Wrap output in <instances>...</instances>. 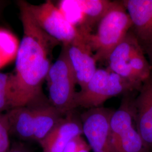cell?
I'll use <instances>...</instances> for the list:
<instances>
[{
  "label": "cell",
  "instance_id": "obj_9",
  "mask_svg": "<svg viewBox=\"0 0 152 152\" xmlns=\"http://www.w3.org/2000/svg\"><path fill=\"white\" fill-rule=\"evenodd\" d=\"M64 115L39 142L44 152H63L72 139L83 134L80 116L75 113L74 110Z\"/></svg>",
  "mask_w": 152,
  "mask_h": 152
},
{
  "label": "cell",
  "instance_id": "obj_7",
  "mask_svg": "<svg viewBox=\"0 0 152 152\" xmlns=\"http://www.w3.org/2000/svg\"><path fill=\"white\" fill-rule=\"evenodd\" d=\"M114 110L100 107L81 114L83 134L93 152H110V123Z\"/></svg>",
  "mask_w": 152,
  "mask_h": 152
},
{
  "label": "cell",
  "instance_id": "obj_4",
  "mask_svg": "<svg viewBox=\"0 0 152 152\" xmlns=\"http://www.w3.org/2000/svg\"><path fill=\"white\" fill-rule=\"evenodd\" d=\"M46 79L51 104L63 115L75 110L77 82L65 45H63L58 58L51 65Z\"/></svg>",
  "mask_w": 152,
  "mask_h": 152
},
{
  "label": "cell",
  "instance_id": "obj_6",
  "mask_svg": "<svg viewBox=\"0 0 152 152\" xmlns=\"http://www.w3.org/2000/svg\"><path fill=\"white\" fill-rule=\"evenodd\" d=\"M28 7L35 22L45 32L63 45H68L80 32L66 20L58 7L51 1L40 5L27 2Z\"/></svg>",
  "mask_w": 152,
  "mask_h": 152
},
{
  "label": "cell",
  "instance_id": "obj_3",
  "mask_svg": "<svg viewBox=\"0 0 152 152\" xmlns=\"http://www.w3.org/2000/svg\"><path fill=\"white\" fill-rule=\"evenodd\" d=\"M140 86L107 69H98L85 88L76 92L75 109L102 107L109 99L122 93L127 94Z\"/></svg>",
  "mask_w": 152,
  "mask_h": 152
},
{
  "label": "cell",
  "instance_id": "obj_10",
  "mask_svg": "<svg viewBox=\"0 0 152 152\" xmlns=\"http://www.w3.org/2000/svg\"><path fill=\"white\" fill-rule=\"evenodd\" d=\"M139 91L133 100L136 129L147 152H152V72Z\"/></svg>",
  "mask_w": 152,
  "mask_h": 152
},
{
  "label": "cell",
  "instance_id": "obj_11",
  "mask_svg": "<svg viewBox=\"0 0 152 152\" xmlns=\"http://www.w3.org/2000/svg\"><path fill=\"white\" fill-rule=\"evenodd\" d=\"M140 45V44L135 33L130 31L110 55L107 61L109 64L107 68L127 81L141 87V85L135 80L129 65L132 55Z\"/></svg>",
  "mask_w": 152,
  "mask_h": 152
},
{
  "label": "cell",
  "instance_id": "obj_18",
  "mask_svg": "<svg viewBox=\"0 0 152 152\" xmlns=\"http://www.w3.org/2000/svg\"><path fill=\"white\" fill-rule=\"evenodd\" d=\"M91 150L88 143L81 135L72 139L65 147L63 152H90Z\"/></svg>",
  "mask_w": 152,
  "mask_h": 152
},
{
  "label": "cell",
  "instance_id": "obj_19",
  "mask_svg": "<svg viewBox=\"0 0 152 152\" xmlns=\"http://www.w3.org/2000/svg\"><path fill=\"white\" fill-rule=\"evenodd\" d=\"M0 90L7 94L10 100L11 99L10 91V83L9 75L0 73ZM11 108V107H10Z\"/></svg>",
  "mask_w": 152,
  "mask_h": 152
},
{
  "label": "cell",
  "instance_id": "obj_22",
  "mask_svg": "<svg viewBox=\"0 0 152 152\" xmlns=\"http://www.w3.org/2000/svg\"><path fill=\"white\" fill-rule=\"evenodd\" d=\"M9 152H28L27 150L21 144H14L10 148Z\"/></svg>",
  "mask_w": 152,
  "mask_h": 152
},
{
  "label": "cell",
  "instance_id": "obj_20",
  "mask_svg": "<svg viewBox=\"0 0 152 152\" xmlns=\"http://www.w3.org/2000/svg\"><path fill=\"white\" fill-rule=\"evenodd\" d=\"M10 100L7 94L0 90V114L7 109H10Z\"/></svg>",
  "mask_w": 152,
  "mask_h": 152
},
{
  "label": "cell",
  "instance_id": "obj_5",
  "mask_svg": "<svg viewBox=\"0 0 152 152\" xmlns=\"http://www.w3.org/2000/svg\"><path fill=\"white\" fill-rule=\"evenodd\" d=\"M133 100L127 94L111 117L110 152H147L136 129Z\"/></svg>",
  "mask_w": 152,
  "mask_h": 152
},
{
  "label": "cell",
  "instance_id": "obj_15",
  "mask_svg": "<svg viewBox=\"0 0 152 152\" xmlns=\"http://www.w3.org/2000/svg\"><path fill=\"white\" fill-rule=\"evenodd\" d=\"M66 20L81 33L85 26V16L78 0H61L56 6Z\"/></svg>",
  "mask_w": 152,
  "mask_h": 152
},
{
  "label": "cell",
  "instance_id": "obj_13",
  "mask_svg": "<svg viewBox=\"0 0 152 152\" xmlns=\"http://www.w3.org/2000/svg\"><path fill=\"white\" fill-rule=\"evenodd\" d=\"M6 114L10 133H13L24 140H33L34 115L31 107L11 109Z\"/></svg>",
  "mask_w": 152,
  "mask_h": 152
},
{
  "label": "cell",
  "instance_id": "obj_12",
  "mask_svg": "<svg viewBox=\"0 0 152 152\" xmlns=\"http://www.w3.org/2000/svg\"><path fill=\"white\" fill-rule=\"evenodd\" d=\"M122 2L130 16L140 44L152 40V0H124Z\"/></svg>",
  "mask_w": 152,
  "mask_h": 152
},
{
  "label": "cell",
  "instance_id": "obj_2",
  "mask_svg": "<svg viewBox=\"0 0 152 152\" xmlns=\"http://www.w3.org/2000/svg\"><path fill=\"white\" fill-rule=\"evenodd\" d=\"M132 27L130 16L122 1H113L99 23L96 32L82 34L91 48L96 62H103L108 61L112 52Z\"/></svg>",
  "mask_w": 152,
  "mask_h": 152
},
{
  "label": "cell",
  "instance_id": "obj_21",
  "mask_svg": "<svg viewBox=\"0 0 152 152\" xmlns=\"http://www.w3.org/2000/svg\"><path fill=\"white\" fill-rule=\"evenodd\" d=\"M144 49L149 59V63L152 66V39L144 44Z\"/></svg>",
  "mask_w": 152,
  "mask_h": 152
},
{
  "label": "cell",
  "instance_id": "obj_1",
  "mask_svg": "<svg viewBox=\"0 0 152 152\" xmlns=\"http://www.w3.org/2000/svg\"><path fill=\"white\" fill-rule=\"evenodd\" d=\"M23 37L16 55L15 72L9 75L11 109L47 103L42 85L51 67L53 50L60 43L39 27L28 9L19 2Z\"/></svg>",
  "mask_w": 152,
  "mask_h": 152
},
{
  "label": "cell",
  "instance_id": "obj_8",
  "mask_svg": "<svg viewBox=\"0 0 152 152\" xmlns=\"http://www.w3.org/2000/svg\"><path fill=\"white\" fill-rule=\"evenodd\" d=\"M65 45L77 84L82 90L97 71V62L91 48L81 33L71 44Z\"/></svg>",
  "mask_w": 152,
  "mask_h": 152
},
{
  "label": "cell",
  "instance_id": "obj_16",
  "mask_svg": "<svg viewBox=\"0 0 152 152\" xmlns=\"http://www.w3.org/2000/svg\"><path fill=\"white\" fill-rule=\"evenodd\" d=\"M19 45L9 31L0 29V68L16 57Z\"/></svg>",
  "mask_w": 152,
  "mask_h": 152
},
{
  "label": "cell",
  "instance_id": "obj_14",
  "mask_svg": "<svg viewBox=\"0 0 152 152\" xmlns=\"http://www.w3.org/2000/svg\"><path fill=\"white\" fill-rule=\"evenodd\" d=\"M78 2L85 16L82 34L91 33L92 28L98 25L113 3L108 0H78Z\"/></svg>",
  "mask_w": 152,
  "mask_h": 152
},
{
  "label": "cell",
  "instance_id": "obj_17",
  "mask_svg": "<svg viewBox=\"0 0 152 152\" xmlns=\"http://www.w3.org/2000/svg\"><path fill=\"white\" fill-rule=\"evenodd\" d=\"M10 128L6 114H0V152H9L10 149Z\"/></svg>",
  "mask_w": 152,
  "mask_h": 152
}]
</instances>
